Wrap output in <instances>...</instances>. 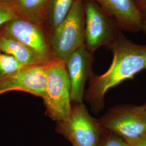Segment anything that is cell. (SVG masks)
Segmentation results:
<instances>
[{
	"instance_id": "6da1fadb",
	"label": "cell",
	"mask_w": 146,
	"mask_h": 146,
	"mask_svg": "<svg viewBox=\"0 0 146 146\" xmlns=\"http://www.w3.org/2000/svg\"><path fill=\"white\" fill-rule=\"evenodd\" d=\"M108 48L113 54L108 69L89 79L85 98L95 113L103 109L107 92L124 81L132 79L146 69V45L135 44L122 34Z\"/></svg>"
},
{
	"instance_id": "7a4b0ae2",
	"label": "cell",
	"mask_w": 146,
	"mask_h": 146,
	"mask_svg": "<svg viewBox=\"0 0 146 146\" xmlns=\"http://www.w3.org/2000/svg\"><path fill=\"white\" fill-rule=\"evenodd\" d=\"M55 58L64 63L69 56L85 44V12L84 0H76L64 20L49 34Z\"/></svg>"
},
{
	"instance_id": "3957f363",
	"label": "cell",
	"mask_w": 146,
	"mask_h": 146,
	"mask_svg": "<svg viewBox=\"0 0 146 146\" xmlns=\"http://www.w3.org/2000/svg\"><path fill=\"white\" fill-rule=\"evenodd\" d=\"M46 113L57 122L69 118L71 104V89L68 73L64 63L54 60L48 64L46 89L42 98Z\"/></svg>"
},
{
	"instance_id": "277c9868",
	"label": "cell",
	"mask_w": 146,
	"mask_h": 146,
	"mask_svg": "<svg viewBox=\"0 0 146 146\" xmlns=\"http://www.w3.org/2000/svg\"><path fill=\"white\" fill-rule=\"evenodd\" d=\"M105 131L99 120L89 113L83 103H74L68 119L58 122L56 131L72 146H99Z\"/></svg>"
},
{
	"instance_id": "5b68a950",
	"label": "cell",
	"mask_w": 146,
	"mask_h": 146,
	"mask_svg": "<svg viewBox=\"0 0 146 146\" xmlns=\"http://www.w3.org/2000/svg\"><path fill=\"white\" fill-rule=\"evenodd\" d=\"M85 45L93 54L102 46L108 47L121 34L115 21L95 0H84Z\"/></svg>"
},
{
	"instance_id": "8992f818",
	"label": "cell",
	"mask_w": 146,
	"mask_h": 146,
	"mask_svg": "<svg viewBox=\"0 0 146 146\" xmlns=\"http://www.w3.org/2000/svg\"><path fill=\"white\" fill-rule=\"evenodd\" d=\"M98 120L106 131L123 139H135L146 134V104L115 106Z\"/></svg>"
},
{
	"instance_id": "52a82bcc",
	"label": "cell",
	"mask_w": 146,
	"mask_h": 146,
	"mask_svg": "<svg viewBox=\"0 0 146 146\" xmlns=\"http://www.w3.org/2000/svg\"><path fill=\"white\" fill-rule=\"evenodd\" d=\"M0 33L29 47L45 63L56 60L50 46L49 35L44 27L18 17L6 23Z\"/></svg>"
},
{
	"instance_id": "ba28073f",
	"label": "cell",
	"mask_w": 146,
	"mask_h": 146,
	"mask_svg": "<svg viewBox=\"0 0 146 146\" xmlns=\"http://www.w3.org/2000/svg\"><path fill=\"white\" fill-rule=\"evenodd\" d=\"M48 63L24 67L0 80V94L20 90L42 98L47 86Z\"/></svg>"
},
{
	"instance_id": "9c48e42d",
	"label": "cell",
	"mask_w": 146,
	"mask_h": 146,
	"mask_svg": "<svg viewBox=\"0 0 146 146\" xmlns=\"http://www.w3.org/2000/svg\"><path fill=\"white\" fill-rule=\"evenodd\" d=\"M93 54L85 44L73 52L64 62L70 83L71 100L74 103H83L84 86L94 75Z\"/></svg>"
},
{
	"instance_id": "30bf717a",
	"label": "cell",
	"mask_w": 146,
	"mask_h": 146,
	"mask_svg": "<svg viewBox=\"0 0 146 146\" xmlns=\"http://www.w3.org/2000/svg\"><path fill=\"white\" fill-rule=\"evenodd\" d=\"M115 21L121 30L137 32L142 30L143 13L134 0H95Z\"/></svg>"
},
{
	"instance_id": "8fae6325",
	"label": "cell",
	"mask_w": 146,
	"mask_h": 146,
	"mask_svg": "<svg viewBox=\"0 0 146 146\" xmlns=\"http://www.w3.org/2000/svg\"><path fill=\"white\" fill-rule=\"evenodd\" d=\"M50 1V0H16L11 7L19 17L44 28Z\"/></svg>"
},
{
	"instance_id": "7c38bea8",
	"label": "cell",
	"mask_w": 146,
	"mask_h": 146,
	"mask_svg": "<svg viewBox=\"0 0 146 146\" xmlns=\"http://www.w3.org/2000/svg\"><path fill=\"white\" fill-rule=\"evenodd\" d=\"M0 50L13 56L23 67L47 64L29 47L0 33Z\"/></svg>"
},
{
	"instance_id": "4fadbf2b",
	"label": "cell",
	"mask_w": 146,
	"mask_h": 146,
	"mask_svg": "<svg viewBox=\"0 0 146 146\" xmlns=\"http://www.w3.org/2000/svg\"><path fill=\"white\" fill-rule=\"evenodd\" d=\"M76 0H50L44 28L49 34L68 15Z\"/></svg>"
},
{
	"instance_id": "5bb4252c",
	"label": "cell",
	"mask_w": 146,
	"mask_h": 146,
	"mask_svg": "<svg viewBox=\"0 0 146 146\" xmlns=\"http://www.w3.org/2000/svg\"><path fill=\"white\" fill-rule=\"evenodd\" d=\"M24 67L14 58L0 50V80Z\"/></svg>"
},
{
	"instance_id": "9a60e30c",
	"label": "cell",
	"mask_w": 146,
	"mask_h": 146,
	"mask_svg": "<svg viewBox=\"0 0 146 146\" xmlns=\"http://www.w3.org/2000/svg\"><path fill=\"white\" fill-rule=\"evenodd\" d=\"M101 137L99 146H131L125 139L110 132Z\"/></svg>"
},
{
	"instance_id": "2e32d148",
	"label": "cell",
	"mask_w": 146,
	"mask_h": 146,
	"mask_svg": "<svg viewBox=\"0 0 146 146\" xmlns=\"http://www.w3.org/2000/svg\"><path fill=\"white\" fill-rule=\"evenodd\" d=\"M19 17L11 6L0 5V28L8 22Z\"/></svg>"
},
{
	"instance_id": "e0dca14e",
	"label": "cell",
	"mask_w": 146,
	"mask_h": 146,
	"mask_svg": "<svg viewBox=\"0 0 146 146\" xmlns=\"http://www.w3.org/2000/svg\"><path fill=\"white\" fill-rule=\"evenodd\" d=\"M125 140L131 146H146V134L135 139Z\"/></svg>"
},
{
	"instance_id": "ac0fdd59",
	"label": "cell",
	"mask_w": 146,
	"mask_h": 146,
	"mask_svg": "<svg viewBox=\"0 0 146 146\" xmlns=\"http://www.w3.org/2000/svg\"><path fill=\"white\" fill-rule=\"evenodd\" d=\"M136 5L141 12H146V0H134Z\"/></svg>"
},
{
	"instance_id": "d6986e66",
	"label": "cell",
	"mask_w": 146,
	"mask_h": 146,
	"mask_svg": "<svg viewBox=\"0 0 146 146\" xmlns=\"http://www.w3.org/2000/svg\"><path fill=\"white\" fill-rule=\"evenodd\" d=\"M16 0H0V5L11 6L15 2Z\"/></svg>"
},
{
	"instance_id": "ffe728a7",
	"label": "cell",
	"mask_w": 146,
	"mask_h": 146,
	"mask_svg": "<svg viewBox=\"0 0 146 146\" xmlns=\"http://www.w3.org/2000/svg\"><path fill=\"white\" fill-rule=\"evenodd\" d=\"M142 30L146 33V12L143 13V22L142 26Z\"/></svg>"
}]
</instances>
